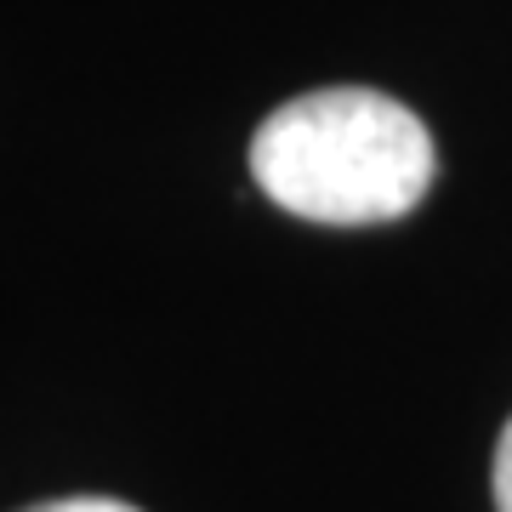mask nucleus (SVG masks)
<instances>
[{"label": "nucleus", "instance_id": "f257e3e1", "mask_svg": "<svg viewBox=\"0 0 512 512\" xmlns=\"http://www.w3.org/2000/svg\"><path fill=\"white\" fill-rule=\"evenodd\" d=\"M251 177L302 222H393L433 188V137L376 86H325L291 97L256 126Z\"/></svg>", "mask_w": 512, "mask_h": 512}, {"label": "nucleus", "instance_id": "f03ea898", "mask_svg": "<svg viewBox=\"0 0 512 512\" xmlns=\"http://www.w3.org/2000/svg\"><path fill=\"white\" fill-rule=\"evenodd\" d=\"M495 512H512V421L495 444Z\"/></svg>", "mask_w": 512, "mask_h": 512}, {"label": "nucleus", "instance_id": "7ed1b4c3", "mask_svg": "<svg viewBox=\"0 0 512 512\" xmlns=\"http://www.w3.org/2000/svg\"><path fill=\"white\" fill-rule=\"evenodd\" d=\"M29 512H137V507L114 501V495H63V501H40Z\"/></svg>", "mask_w": 512, "mask_h": 512}]
</instances>
